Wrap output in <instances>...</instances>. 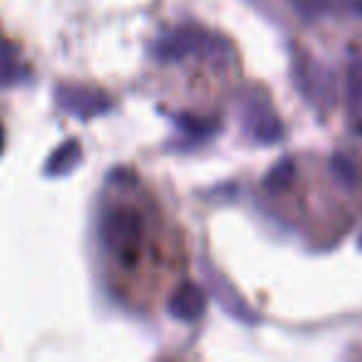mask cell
Instances as JSON below:
<instances>
[{"instance_id":"5b68a950","label":"cell","mask_w":362,"mask_h":362,"mask_svg":"<svg viewBox=\"0 0 362 362\" xmlns=\"http://www.w3.org/2000/svg\"><path fill=\"white\" fill-rule=\"evenodd\" d=\"M0 144H3V129H0Z\"/></svg>"},{"instance_id":"6da1fadb","label":"cell","mask_w":362,"mask_h":362,"mask_svg":"<svg viewBox=\"0 0 362 362\" xmlns=\"http://www.w3.org/2000/svg\"><path fill=\"white\" fill-rule=\"evenodd\" d=\"M102 238L112 253L129 261L141 238V221L132 209H112L102 218Z\"/></svg>"},{"instance_id":"277c9868","label":"cell","mask_w":362,"mask_h":362,"mask_svg":"<svg viewBox=\"0 0 362 362\" xmlns=\"http://www.w3.org/2000/svg\"><path fill=\"white\" fill-rule=\"evenodd\" d=\"M77 156H80V146H77V141H67L65 146H60V149L50 156V166H47V171H50V174H65V171L77 161Z\"/></svg>"},{"instance_id":"7a4b0ae2","label":"cell","mask_w":362,"mask_h":362,"mask_svg":"<svg viewBox=\"0 0 362 362\" xmlns=\"http://www.w3.org/2000/svg\"><path fill=\"white\" fill-rule=\"evenodd\" d=\"M57 100L70 115H77L82 119L110 110V100L100 90H90V87H62L57 92Z\"/></svg>"},{"instance_id":"3957f363","label":"cell","mask_w":362,"mask_h":362,"mask_svg":"<svg viewBox=\"0 0 362 362\" xmlns=\"http://www.w3.org/2000/svg\"><path fill=\"white\" fill-rule=\"evenodd\" d=\"M206 310V296L199 286L194 283H184L179 286L169 298V313L176 317V320H184V322H192L197 317L204 315Z\"/></svg>"}]
</instances>
